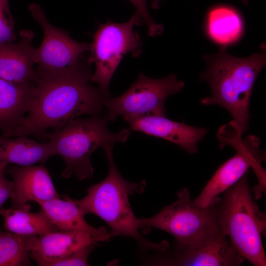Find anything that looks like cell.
Segmentation results:
<instances>
[{"label":"cell","instance_id":"6da1fadb","mask_svg":"<svg viewBox=\"0 0 266 266\" xmlns=\"http://www.w3.org/2000/svg\"><path fill=\"white\" fill-rule=\"evenodd\" d=\"M89 66L80 62L63 72L39 76L29 111L11 137L41 134L79 116L100 113L107 97L90 84L93 74Z\"/></svg>","mask_w":266,"mask_h":266},{"label":"cell","instance_id":"7a4b0ae2","mask_svg":"<svg viewBox=\"0 0 266 266\" xmlns=\"http://www.w3.org/2000/svg\"><path fill=\"white\" fill-rule=\"evenodd\" d=\"M113 145L108 144L102 148L109 166L106 177L89 188L84 198L80 200H74V201L84 214L92 213L104 221L111 229V237H130L136 241L142 251L165 252L169 247L166 241L154 243L144 238L140 233V231L143 232V228L132 210L129 197L135 193H143L145 181L130 182L121 175L114 162Z\"/></svg>","mask_w":266,"mask_h":266},{"label":"cell","instance_id":"3957f363","mask_svg":"<svg viewBox=\"0 0 266 266\" xmlns=\"http://www.w3.org/2000/svg\"><path fill=\"white\" fill-rule=\"evenodd\" d=\"M207 67L201 74L209 84L211 95L201 99L204 105L217 104L231 113L242 133L248 126L251 95L256 79L266 64V53L238 58L222 48L205 56Z\"/></svg>","mask_w":266,"mask_h":266},{"label":"cell","instance_id":"277c9868","mask_svg":"<svg viewBox=\"0 0 266 266\" xmlns=\"http://www.w3.org/2000/svg\"><path fill=\"white\" fill-rule=\"evenodd\" d=\"M248 174V171L223 192L217 221L222 232L244 259L256 266H265L262 234L266 230V215L252 198Z\"/></svg>","mask_w":266,"mask_h":266},{"label":"cell","instance_id":"5b68a950","mask_svg":"<svg viewBox=\"0 0 266 266\" xmlns=\"http://www.w3.org/2000/svg\"><path fill=\"white\" fill-rule=\"evenodd\" d=\"M108 121L106 115L76 118L54 132L42 134L49 140L55 154L61 156L66 163L63 177L74 175L79 180L92 178L94 168L90 160L91 154L108 144L127 140L130 130L113 133L108 129Z\"/></svg>","mask_w":266,"mask_h":266},{"label":"cell","instance_id":"8992f818","mask_svg":"<svg viewBox=\"0 0 266 266\" xmlns=\"http://www.w3.org/2000/svg\"><path fill=\"white\" fill-rule=\"evenodd\" d=\"M142 23L135 12L126 22L108 21L100 24L93 36L87 61L88 65H95L91 81L99 84L106 97L111 79L122 58L129 53L134 57L141 54L142 41L134 28Z\"/></svg>","mask_w":266,"mask_h":266},{"label":"cell","instance_id":"52a82bcc","mask_svg":"<svg viewBox=\"0 0 266 266\" xmlns=\"http://www.w3.org/2000/svg\"><path fill=\"white\" fill-rule=\"evenodd\" d=\"M177 196L175 202L156 215L139 218L143 233H149L151 227L160 229L174 236L177 247H180L220 229L217 212L222 198L217 197L211 204L203 207L191 200L187 188L178 192Z\"/></svg>","mask_w":266,"mask_h":266},{"label":"cell","instance_id":"ba28073f","mask_svg":"<svg viewBox=\"0 0 266 266\" xmlns=\"http://www.w3.org/2000/svg\"><path fill=\"white\" fill-rule=\"evenodd\" d=\"M184 87V82L173 74L153 79L139 73L136 80L123 94L104 100L103 105L107 109L106 116L110 121L121 115L166 116L165 100L180 92Z\"/></svg>","mask_w":266,"mask_h":266},{"label":"cell","instance_id":"9c48e42d","mask_svg":"<svg viewBox=\"0 0 266 266\" xmlns=\"http://www.w3.org/2000/svg\"><path fill=\"white\" fill-rule=\"evenodd\" d=\"M29 10L44 32L42 43L36 48L38 76L61 72L79 64L83 54L89 51L91 44L77 41L67 31L53 26L38 4L31 3Z\"/></svg>","mask_w":266,"mask_h":266},{"label":"cell","instance_id":"30bf717a","mask_svg":"<svg viewBox=\"0 0 266 266\" xmlns=\"http://www.w3.org/2000/svg\"><path fill=\"white\" fill-rule=\"evenodd\" d=\"M177 248L173 254L156 259L151 264L160 266H237L244 260L220 229Z\"/></svg>","mask_w":266,"mask_h":266},{"label":"cell","instance_id":"8fae6325","mask_svg":"<svg viewBox=\"0 0 266 266\" xmlns=\"http://www.w3.org/2000/svg\"><path fill=\"white\" fill-rule=\"evenodd\" d=\"M240 145L235 147L236 154L220 166L194 200L197 205L203 207L209 205L220 194L236 183L250 166L256 171L259 183L265 181V172L260 164L265 157L259 150V138L247 136Z\"/></svg>","mask_w":266,"mask_h":266},{"label":"cell","instance_id":"7c38bea8","mask_svg":"<svg viewBox=\"0 0 266 266\" xmlns=\"http://www.w3.org/2000/svg\"><path fill=\"white\" fill-rule=\"evenodd\" d=\"M100 241L83 232L58 230L40 235H28L30 257L40 266H52L87 245Z\"/></svg>","mask_w":266,"mask_h":266},{"label":"cell","instance_id":"4fadbf2b","mask_svg":"<svg viewBox=\"0 0 266 266\" xmlns=\"http://www.w3.org/2000/svg\"><path fill=\"white\" fill-rule=\"evenodd\" d=\"M123 118L132 130L167 140L190 154L198 152V144L208 132L207 129L190 126L165 116H125Z\"/></svg>","mask_w":266,"mask_h":266},{"label":"cell","instance_id":"5bb4252c","mask_svg":"<svg viewBox=\"0 0 266 266\" xmlns=\"http://www.w3.org/2000/svg\"><path fill=\"white\" fill-rule=\"evenodd\" d=\"M12 177V207L29 206L28 201L39 203L60 197L51 176L43 164L14 166L9 169Z\"/></svg>","mask_w":266,"mask_h":266},{"label":"cell","instance_id":"9a60e30c","mask_svg":"<svg viewBox=\"0 0 266 266\" xmlns=\"http://www.w3.org/2000/svg\"><path fill=\"white\" fill-rule=\"evenodd\" d=\"M20 39L0 46V78L15 83H36L39 77L33 66L36 48L32 44L34 33L21 30Z\"/></svg>","mask_w":266,"mask_h":266},{"label":"cell","instance_id":"2e32d148","mask_svg":"<svg viewBox=\"0 0 266 266\" xmlns=\"http://www.w3.org/2000/svg\"><path fill=\"white\" fill-rule=\"evenodd\" d=\"M35 83H15L0 78V130L10 137L29 111Z\"/></svg>","mask_w":266,"mask_h":266},{"label":"cell","instance_id":"e0dca14e","mask_svg":"<svg viewBox=\"0 0 266 266\" xmlns=\"http://www.w3.org/2000/svg\"><path fill=\"white\" fill-rule=\"evenodd\" d=\"M38 204L51 222L59 230L88 233L100 241L108 240L111 236L104 227L96 228L84 218L74 200L65 196L64 199L56 198Z\"/></svg>","mask_w":266,"mask_h":266},{"label":"cell","instance_id":"ac0fdd59","mask_svg":"<svg viewBox=\"0 0 266 266\" xmlns=\"http://www.w3.org/2000/svg\"><path fill=\"white\" fill-rule=\"evenodd\" d=\"M51 144L40 143L26 135L10 138L0 136V165L6 166L9 163L22 166L43 163L55 155Z\"/></svg>","mask_w":266,"mask_h":266},{"label":"cell","instance_id":"d6986e66","mask_svg":"<svg viewBox=\"0 0 266 266\" xmlns=\"http://www.w3.org/2000/svg\"><path fill=\"white\" fill-rule=\"evenodd\" d=\"M243 30L241 16L232 8L224 6L216 7L207 14L206 31L208 36L222 48L238 41Z\"/></svg>","mask_w":266,"mask_h":266},{"label":"cell","instance_id":"ffe728a7","mask_svg":"<svg viewBox=\"0 0 266 266\" xmlns=\"http://www.w3.org/2000/svg\"><path fill=\"white\" fill-rule=\"evenodd\" d=\"M31 205L24 208H2L0 215L4 219L3 229L23 235H40L59 230L43 211H30Z\"/></svg>","mask_w":266,"mask_h":266},{"label":"cell","instance_id":"44dd1931","mask_svg":"<svg viewBox=\"0 0 266 266\" xmlns=\"http://www.w3.org/2000/svg\"><path fill=\"white\" fill-rule=\"evenodd\" d=\"M28 235L0 231V266H31Z\"/></svg>","mask_w":266,"mask_h":266},{"label":"cell","instance_id":"7402d4cb","mask_svg":"<svg viewBox=\"0 0 266 266\" xmlns=\"http://www.w3.org/2000/svg\"><path fill=\"white\" fill-rule=\"evenodd\" d=\"M17 39L8 0H0V46L14 42Z\"/></svg>","mask_w":266,"mask_h":266},{"label":"cell","instance_id":"603a6c76","mask_svg":"<svg viewBox=\"0 0 266 266\" xmlns=\"http://www.w3.org/2000/svg\"><path fill=\"white\" fill-rule=\"evenodd\" d=\"M135 7L136 12L148 28V35L152 37L161 34L164 31L162 25L156 23L150 16L146 0H129Z\"/></svg>","mask_w":266,"mask_h":266},{"label":"cell","instance_id":"cb8c5ba5","mask_svg":"<svg viewBox=\"0 0 266 266\" xmlns=\"http://www.w3.org/2000/svg\"><path fill=\"white\" fill-rule=\"evenodd\" d=\"M95 245V244H91L85 246L70 255L55 262L52 266H89L88 257Z\"/></svg>","mask_w":266,"mask_h":266},{"label":"cell","instance_id":"d4e9b609","mask_svg":"<svg viewBox=\"0 0 266 266\" xmlns=\"http://www.w3.org/2000/svg\"><path fill=\"white\" fill-rule=\"evenodd\" d=\"M4 169L0 171V210L6 200L10 199L12 194L13 184L5 177Z\"/></svg>","mask_w":266,"mask_h":266},{"label":"cell","instance_id":"484cf974","mask_svg":"<svg viewBox=\"0 0 266 266\" xmlns=\"http://www.w3.org/2000/svg\"><path fill=\"white\" fill-rule=\"evenodd\" d=\"M162 0H153L152 1V7L154 8H157L159 6L160 2Z\"/></svg>","mask_w":266,"mask_h":266},{"label":"cell","instance_id":"4316f807","mask_svg":"<svg viewBox=\"0 0 266 266\" xmlns=\"http://www.w3.org/2000/svg\"><path fill=\"white\" fill-rule=\"evenodd\" d=\"M6 166H4L0 165V171L3 169H5Z\"/></svg>","mask_w":266,"mask_h":266},{"label":"cell","instance_id":"83f0119b","mask_svg":"<svg viewBox=\"0 0 266 266\" xmlns=\"http://www.w3.org/2000/svg\"><path fill=\"white\" fill-rule=\"evenodd\" d=\"M242 1L244 4H247V3L248 1V0H242Z\"/></svg>","mask_w":266,"mask_h":266},{"label":"cell","instance_id":"f1b7e54d","mask_svg":"<svg viewBox=\"0 0 266 266\" xmlns=\"http://www.w3.org/2000/svg\"><path fill=\"white\" fill-rule=\"evenodd\" d=\"M3 166H4V165H3Z\"/></svg>","mask_w":266,"mask_h":266}]
</instances>
